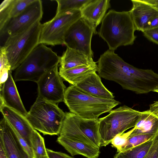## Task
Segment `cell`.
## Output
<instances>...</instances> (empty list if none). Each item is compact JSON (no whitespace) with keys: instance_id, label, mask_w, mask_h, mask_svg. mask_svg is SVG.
<instances>
[{"instance_id":"6da1fadb","label":"cell","mask_w":158,"mask_h":158,"mask_svg":"<svg viewBox=\"0 0 158 158\" xmlns=\"http://www.w3.org/2000/svg\"><path fill=\"white\" fill-rule=\"evenodd\" d=\"M136 30L129 11L109 10L101 22L98 34L114 51L121 46L132 45L137 38Z\"/></svg>"},{"instance_id":"7a4b0ae2","label":"cell","mask_w":158,"mask_h":158,"mask_svg":"<svg viewBox=\"0 0 158 158\" xmlns=\"http://www.w3.org/2000/svg\"><path fill=\"white\" fill-rule=\"evenodd\" d=\"M64 102L71 112L77 116L82 118L96 120L102 114L109 112L121 104L114 98L93 96L72 85L65 89Z\"/></svg>"},{"instance_id":"3957f363","label":"cell","mask_w":158,"mask_h":158,"mask_svg":"<svg viewBox=\"0 0 158 158\" xmlns=\"http://www.w3.org/2000/svg\"><path fill=\"white\" fill-rule=\"evenodd\" d=\"M60 56L45 44H39L15 69V81L37 83L47 72L60 63Z\"/></svg>"},{"instance_id":"277c9868","label":"cell","mask_w":158,"mask_h":158,"mask_svg":"<svg viewBox=\"0 0 158 158\" xmlns=\"http://www.w3.org/2000/svg\"><path fill=\"white\" fill-rule=\"evenodd\" d=\"M65 116L57 104L37 97L26 117L34 129L52 135H59Z\"/></svg>"},{"instance_id":"5b68a950","label":"cell","mask_w":158,"mask_h":158,"mask_svg":"<svg viewBox=\"0 0 158 158\" xmlns=\"http://www.w3.org/2000/svg\"><path fill=\"white\" fill-rule=\"evenodd\" d=\"M141 114V112L123 105L112 110L106 116L98 118L101 147L108 145L117 135L135 127Z\"/></svg>"},{"instance_id":"8992f818","label":"cell","mask_w":158,"mask_h":158,"mask_svg":"<svg viewBox=\"0 0 158 158\" xmlns=\"http://www.w3.org/2000/svg\"><path fill=\"white\" fill-rule=\"evenodd\" d=\"M42 24L36 23L28 29L8 37L2 46L5 48L12 71L23 62L39 44Z\"/></svg>"},{"instance_id":"52a82bcc","label":"cell","mask_w":158,"mask_h":158,"mask_svg":"<svg viewBox=\"0 0 158 158\" xmlns=\"http://www.w3.org/2000/svg\"><path fill=\"white\" fill-rule=\"evenodd\" d=\"M59 136L101 147L98 120L82 118L72 112L65 113Z\"/></svg>"},{"instance_id":"ba28073f","label":"cell","mask_w":158,"mask_h":158,"mask_svg":"<svg viewBox=\"0 0 158 158\" xmlns=\"http://www.w3.org/2000/svg\"><path fill=\"white\" fill-rule=\"evenodd\" d=\"M81 18L80 10L56 14L51 20L42 24L39 44L53 46L64 44L66 33Z\"/></svg>"},{"instance_id":"9c48e42d","label":"cell","mask_w":158,"mask_h":158,"mask_svg":"<svg viewBox=\"0 0 158 158\" xmlns=\"http://www.w3.org/2000/svg\"><path fill=\"white\" fill-rule=\"evenodd\" d=\"M43 14L42 1L34 0L22 12L8 19L0 28V40L2 45L9 37L21 32L40 21Z\"/></svg>"},{"instance_id":"30bf717a","label":"cell","mask_w":158,"mask_h":158,"mask_svg":"<svg viewBox=\"0 0 158 158\" xmlns=\"http://www.w3.org/2000/svg\"><path fill=\"white\" fill-rule=\"evenodd\" d=\"M94 34H96L92 28L81 17L73 24L66 33L64 45L93 58L91 41Z\"/></svg>"},{"instance_id":"8fae6325","label":"cell","mask_w":158,"mask_h":158,"mask_svg":"<svg viewBox=\"0 0 158 158\" xmlns=\"http://www.w3.org/2000/svg\"><path fill=\"white\" fill-rule=\"evenodd\" d=\"M57 65L45 73L36 83L38 97L58 104L64 102L66 86L58 71Z\"/></svg>"},{"instance_id":"7c38bea8","label":"cell","mask_w":158,"mask_h":158,"mask_svg":"<svg viewBox=\"0 0 158 158\" xmlns=\"http://www.w3.org/2000/svg\"><path fill=\"white\" fill-rule=\"evenodd\" d=\"M0 144L7 158H25L26 152L7 120L3 118L0 122Z\"/></svg>"},{"instance_id":"4fadbf2b","label":"cell","mask_w":158,"mask_h":158,"mask_svg":"<svg viewBox=\"0 0 158 158\" xmlns=\"http://www.w3.org/2000/svg\"><path fill=\"white\" fill-rule=\"evenodd\" d=\"M131 9L129 12L136 30L144 31L148 23L158 15V9L145 0H131Z\"/></svg>"},{"instance_id":"5bb4252c","label":"cell","mask_w":158,"mask_h":158,"mask_svg":"<svg viewBox=\"0 0 158 158\" xmlns=\"http://www.w3.org/2000/svg\"><path fill=\"white\" fill-rule=\"evenodd\" d=\"M0 110L10 125L31 147L30 137L34 129L26 117L4 104L0 105Z\"/></svg>"},{"instance_id":"9a60e30c","label":"cell","mask_w":158,"mask_h":158,"mask_svg":"<svg viewBox=\"0 0 158 158\" xmlns=\"http://www.w3.org/2000/svg\"><path fill=\"white\" fill-rule=\"evenodd\" d=\"M11 72V70L9 71L7 79L0 88V105L4 104L26 117L28 112L21 101L13 78Z\"/></svg>"},{"instance_id":"2e32d148","label":"cell","mask_w":158,"mask_h":158,"mask_svg":"<svg viewBox=\"0 0 158 158\" xmlns=\"http://www.w3.org/2000/svg\"><path fill=\"white\" fill-rule=\"evenodd\" d=\"M110 0H91L81 9V17L92 28L96 34L100 23L110 6Z\"/></svg>"},{"instance_id":"e0dca14e","label":"cell","mask_w":158,"mask_h":158,"mask_svg":"<svg viewBox=\"0 0 158 158\" xmlns=\"http://www.w3.org/2000/svg\"><path fill=\"white\" fill-rule=\"evenodd\" d=\"M56 141L72 156L80 155L87 158H98L100 152L96 146L65 136H59Z\"/></svg>"},{"instance_id":"ac0fdd59","label":"cell","mask_w":158,"mask_h":158,"mask_svg":"<svg viewBox=\"0 0 158 158\" xmlns=\"http://www.w3.org/2000/svg\"><path fill=\"white\" fill-rule=\"evenodd\" d=\"M76 85L84 92L102 98L113 99V94L104 86L96 72L90 73Z\"/></svg>"},{"instance_id":"d6986e66","label":"cell","mask_w":158,"mask_h":158,"mask_svg":"<svg viewBox=\"0 0 158 158\" xmlns=\"http://www.w3.org/2000/svg\"><path fill=\"white\" fill-rule=\"evenodd\" d=\"M93 58L80 51L67 47L62 56H60V70H65L84 65L94 63Z\"/></svg>"},{"instance_id":"ffe728a7","label":"cell","mask_w":158,"mask_h":158,"mask_svg":"<svg viewBox=\"0 0 158 158\" xmlns=\"http://www.w3.org/2000/svg\"><path fill=\"white\" fill-rule=\"evenodd\" d=\"M98 65L95 62L89 65L78 66L65 70H59L61 77L72 85H76L90 73L96 72Z\"/></svg>"},{"instance_id":"44dd1931","label":"cell","mask_w":158,"mask_h":158,"mask_svg":"<svg viewBox=\"0 0 158 158\" xmlns=\"http://www.w3.org/2000/svg\"><path fill=\"white\" fill-rule=\"evenodd\" d=\"M130 135L141 134L156 135L158 132V117L149 110L141 112L140 119Z\"/></svg>"},{"instance_id":"7402d4cb","label":"cell","mask_w":158,"mask_h":158,"mask_svg":"<svg viewBox=\"0 0 158 158\" xmlns=\"http://www.w3.org/2000/svg\"><path fill=\"white\" fill-rule=\"evenodd\" d=\"M153 139L125 151L118 152L114 158H143L151 146Z\"/></svg>"},{"instance_id":"603a6c76","label":"cell","mask_w":158,"mask_h":158,"mask_svg":"<svg viewBox=\"0 0 158 158\" xmlns=\"http://www.w3.org/2000/svg\"><path fill=\"white\" fill-rule=\"evenodd\" d=\"M30 142L34 158H44L48 156L44 138L35 129L31 135Z\"/></svg>"},{"instance_id":"cb8c5ba5","label":"cell","mask_w":158,"mask_h":158,"mask_svg":"<svg viewBox=\"0 0 158 158\" xmlns=\"http://www.w3.org/2000/svg\"><path fill=\"white\" fill-rule=\"evenodd\" d=\"M91 0H56L57 6L56 14L73 10H81Z\"/></svg>"},{"instance_id":"d4e9b609","label":"cell","mask_w":158,"mask_h":158,"mask_svg":"<svg viewBox=\"0 0 158 158\" xmlns=\"http://www.w3.org/2000/svg\"><path fill=\"white\" fill-rule=\"evenodd\" d=\"M156 135L141 134L130 135L120 152L125 151L139 145L150 139H153Z\"/></svg>"},{"instance_id":"484cf974","label":"cell","mask_w":158,"mask_h":158,"mask_svg":"<svg viewBox=\"0 0 158 158\" xmlns=\"http://www.w3.org/2000/svg\"><path fill=\"white\" fill-rule=\"evenodd\" d=\"M34 0H12L10 8L9 19L20 14Z\"/></svg>"},{"instance_id":"4316f807","label":"cell","mask_w":158,"mask_h":158,"mask_svg":"<svg viewBox=\"0 0 158 158\" xmlns=\"http://www.w3.org/2000/svg\"><path fill=\"white\" fill-rule=\"evenodd\" d=\"M133 130L134 128L126 133L118 134L112 139L111 142L112 146L117 149L118 152H121L128 138Z\"/></svg>"},{"instance_id":"83f0119b","label":"cell","mask_w":158,"mask_h":158,"mask_svg":"<svg viewBox=\"0 0 158 158\" xmlns=\"http://www.w3.org/2000/svg\"><path fill=\"white\" fill-rule=\"evenodd\" d=\"M143 158H158V132L149 149Z\"/></svg>"},{"instance_id":"f1b7e54d","label":"cell","mask_w":158,"mask_h":158,"mask_svg":"<svg viewBox=\"0 0 158 158\" xmlns=\"http://www.w3.org/2000/svg\"><path fill=\"white\" fill-rule=\"evenodd\" d=\"M142 32L148 40L158 45V27L145 30Z\"/></svg>"},{"instance_id":"f546056e","label":"cell","mask_w":158,"mask_h":158,"mask_svg":"<svg viewBox=\"0 0 158 158\" xmlns=\"http://www.w3.org/2000/svg\"><path fill=\"white\" fill-rule=\"evenodd\" d=\"M47 155L49 158H74L65 153L56 152L46 148Z\"/></svg>"},{"instance_id":"4dcf8cb0","label":"cell","mask_w":158,"mask_h":158,"mask_svg":"<svg viewBox=\"0 0 158 158\" xmlns=\"http://www.w3.org/2000/svg\"><path fill=\"white\" fill-rule=\"evenodd\" d=\"M157 27H158V15L152 19L149 22L145 30Z\"/></svg>"},{"instance_id":"1f68e13d","label":"cell","mask_w":158,"mask_h":158,"mask_svg":"<svg viewBox=\"0 0 158 158\" xmlns=\"http://www.w3.org/2000/svg\"><path fill=\"white\" fill-rule=\"evenodd\" d=\"M149 110L158 117V101L155 102L150 106Z\"/></svg>"},{"instance_id":"d6a6232c","label":"cell","mask_w":158,"mask_h":158,"mask_svg":"<svg viewBox=\"0 0 158 158\" xmlns=\"http://www.w3.org/2000/svg\"><path fill=\"white\" fill-rule=\"evenodd\" d=\"M149 3L158 9V0H145Z\"/></svg>"},{"instance_id":"836d02e7","label":"cell","mask_w":158,"mask_h":158,"mask_svg":"<svg viewBox=\"0 0 158 158\" xmlns=\"http://www.w3.org/2000/svg\"><path fill=\"white\" fill-rule=\"evenodd\" d=\"M0 158H7L2 146L0 144Z\"/></svg>"},{"instance_id":"e575fe53","label":"cell","mask_w":158,"mask_h":158,"mask_svg":"<svg viewBox=\"0 0 158 158\" xmlns=\"http://www.w3.org/2000/svg\"><path fill=\"white\" fill-rule=\"evenodd\" d=\"M25 158H33L32 157L30 156L27 154L26 152L25 155Z\"/></svg>"},{"instance_id":"d590c367","label":"cell","mask_w":158,"mask_h":158,"mask_svg":"<svg viewBox=\"0 0 158 158\" xmlns=\"http://www.w3.org/2000/svg\"><path fill=\"white\" fill-rule=\"evenodd\" d=\"M154 92H156L158 93V88L156 89H155L154 91Z\"/></svg>"},{"instance_id":"8d00e7d4","label":"cell","mask_w":158,"mask_h":158,"mask_svg":"<svg viewBox=\"0 0 158 158\" xmlns=\"http://www.w3.org/2000/svg\"><path fill=\"white\" fill-rule=\"evenodd\" d=\"M44 158H49L48 157V156H46Z\"/></svg>"}]
</instances>
